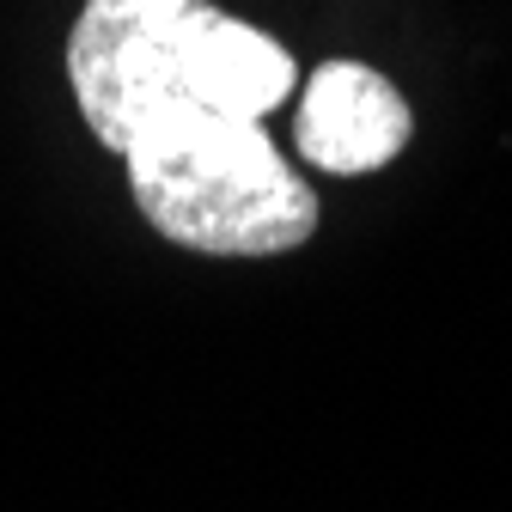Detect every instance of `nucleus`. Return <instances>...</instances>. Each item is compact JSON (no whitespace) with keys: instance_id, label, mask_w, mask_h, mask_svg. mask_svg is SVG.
<instances>
[{"instance_id":"f257e3e1","label":"nucleus","mask_w":512,"mask_h":512,"mask_svg":"<svg viewBox=\"0 0 512 512\" xmlns=\"http://www.w3.org/2000/svg\"><path fill=\"white\" fill-rule=\"evenodd\" d=\"M68 80L86 128L122 153L165 104L263 122L293 98V55L214 0H86L68 37Z\"/></svg>"},{"instance_id":"f03ea898","label":"nucleus","mask_w":512,"mask_h":512,"mask_svg":"<svg viewBox=\"0 0 512 512\" xmlns=\"http://www.w3.org/2000/svg\"><path fill=\"white\" fill-rule=\"evenodd\" d=\"M128 189L153 232L202 256H281L317 232V196L263 122L165 104L122 141Z\"/></svg>"},{"instance_id":"7ed1b4c3","label":"nucleus","mask_w":512,"mask_h":512,"mask_svg":"<svg viewBox=\"0 0 512 512\" xmlns=\"http://www.w3.org/2000/svg\"><path fill=\"white\" fill-rule=\"evenodd\" d=\"M415 135L403 92L366 61H324L299 98V159L330 177L384 171Z\"/></svg>"}]
</instances>
